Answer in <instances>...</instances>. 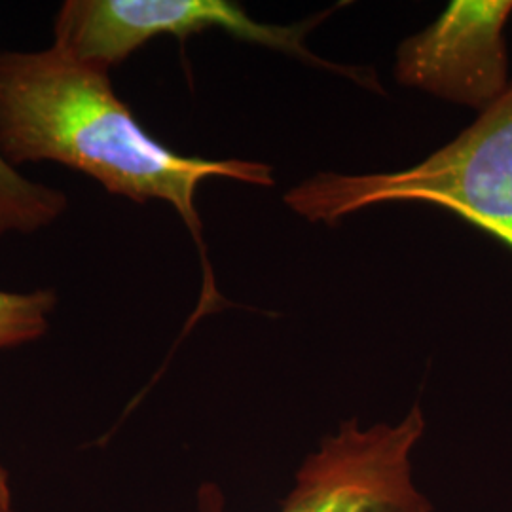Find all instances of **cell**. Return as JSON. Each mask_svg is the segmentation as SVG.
<instances>
[{
  "mask_svg": "<svg viewBox=\"0 0 512 512\" xmlns=\"http://www.w3.org/2000/svg\"><path fill=\"white\" fill-rule=\"evenodd\" d=\"M0 152L14 167L54 162L90 177L112 196L173 205L202 256L196 317L222 302L205 255L198 186L207 179L275 183L270 165L192 158L165 147L116 95L110 73L55 44L0 52Z\"/></svg>",
  "mask_w": 512,
  "mask_h": 512,
  "instance_id": "cell-1",
  "label": "cell"
},
{
  "mask_svg": "<svg viewBox=\"0 0 512 512\" xmlns=\"http://www.w3.org/2000/svg\"><path fill=\"white\" fill-rule=\"evenodd\" d=\"M391 202L448 209L512 251V82L469 128L421 164L397 173H319L285 194L296 215L325 224Z\"/></svg>",
  "mask_w": 512,
  "mask_h": 512,
  "instance_id": "cell-2",
  "label": "cell"
},
{
  "mask_svg": "<svg viewBox=\"0 0 512 512\" xmlns=\"http://www.w3.org/2000/svg\"><path fill=\"white\" fill-rule=\"evenodd\" d=\"M327 14L279 27L258 23L239 4L228 0H65L55 14L52 44L78 61L110 73L112 67L126 61L152 38L171 35L184 40L220 29L243 42L268 46L344 73L340 67L315 57L302 44L311 27Z\"/></svg>",
  "mask_w": 512,
  "mask_h": 512,
  "instance_id": "cell-3",
  "label": "cell"
},
{
  "mask_svg": "<svg viewBox=\"0 0 512 512\" xmlns=\"http://www.w3.org/2000/svg\"><path fill=\"white\" fill-rule=\"evenodd\" d=\"M423 431L418 404L399 425L363 431L357 420L344 421L304 461L279 512H433L410 461Z\"/></svg>",
  "mask_w": 512,
  "mask_h": 512,
  "instance_id": "cell-4",
  "label": "cell"
},
{
  "mask_svg": "<svg viewBox=\"0 0 512 512\" xmlns=\"http://www.w3.org/2000/svg\"><path fill=\"white\" fill-rule=\"evenodd\" d=\"M512 0H454L435 23L406 38L395 76L403 86L486 110L509 88L505 27Z\"/></svg>",
  "mask_w": 512,
  "mask_h": 512,
  "instance_id": "cell-5",
  "label": "cell"
},
{
  "mask_svg": "<svg viewBox=\"0 0 512 512\" xmlns=\"http://www.w3.org/2000/svg\"><path fill=\"white\" fill-rule=\"evenodd\" d=\"M67 209L69 198L61 188L31 181L0 152V241L38 234L61 219Z\"/></svg>",
  "mask_w": 512,
  "mask_h": 512,
  "instance_id": "cell-6",
  "label": "cell"
},
{
  "mask_svg": "<svg viewBox=\"0 0 512 512\" xmlns=\"http://www.w3.org/2000/svg\"><path fill=\"white\" fill-rule=\"evenodd\" d=\"M57 304L59 296L54 289L0 291V351L33 344L46 336Z\"/></svg>",
  "mask_w": 512,
  "mask_h": 512,
  "instance_id": "cell-7",
  "label": "cell"
},
{
  "mask_svg": "<svg viewBox=\"0 0 512 512\" xmlns=\"http://www.w3.org/2000/svg\"><path fill=\"white\" fill-rule=\"evenodd\" d=\"M0 512H14L12 511V490L2 465H0Z\"/></svg>",
  "mask_w": 512,
  "mask_h": 512,
  "instance_id": "cell-8",
  "label": "cell"
}]
</instances>
